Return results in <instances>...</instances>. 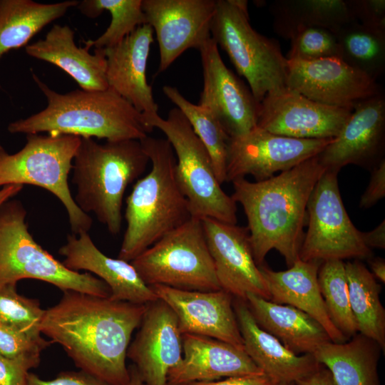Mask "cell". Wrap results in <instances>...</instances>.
I'll return each mask as SVG.
<instances>
[{
	"mask_svg": "<svg viewBox=\"0 0 385 385\" xmlns=\"http://www.w3.org/2000/svg\"><path fill=\"white\" fill-rule=\"evenodd\" d=\"M147 306L65 291L45 310L40 329L81 371L110 385H125L130 379L127 351Z\"/></svg>",
	"mask_w": 385,
	"mask_h": 385,
	"instance_id": "6da1fadb",
	"label": "cell"
},
{
	"mask_svg": "<svg viewBox=\"0 0 385 385\" xmlns=\"http://www.w3.org/2000/svg\"><path fill=\"white\" fill-rule=\"evenodd\" d=\"M325 170L317 155L264 180L250 182L245 178L232 182L231 197L242 205L247 217L258 266L273 249L289 267L299 260L307 204Z\"/></svg>",
	"mask_w": 385,
	"mask_h": 385,
	"instance_id": "7a4b0ae2",
	"label": "cell"
},
{
	"mask_svg": "<svg viewBox=\"0 0 385 385\" xmlns=\"http://www.w3.org/2000/svg\"><path fill=\"white\" fill-rule=\"evenodd\" d=\"M33 78L46 96L47 106L36 114L9 123V133L29 135L46 132L96 137L107 141L140 140L148 136L149 132L142 114L112 89H76L59 93L34 73Z\"/></svg>",
	"mask_w": 385,
	"mask_h": 385,
	"instance_id": "3957f363",
	"label": "cell"
},
{
	"mask_svg": "<svg viewBox=\"0 0 385 385\" xmlns=\"http://www.w3.org/2000/svg\"><path fill=\"white\" fill-rule=\"evenodd\" d=\"M151 168L137 180L126 198V229L119 259L131 262L191 217L189 202L176 178V158L166 138L140 140Z\"/></svg>",
	"mask_w": 385,
	"mask_h": 385,
	"instance_id": "277c9868",
	"label": "cell"
},
{
	"mask_svg": "<svg viewBox=\"0 0 385 385\" xmlns=\"http://www.w3.org/2000/svg\"><path fill=\"white\" fill-rule=\"evenodd\" d=\"M149 163L138 140L100 144L92 138H81L72 165L76 205L85 213H93L111 234L120 233L125 190Z\"/></svg>",
	"mask_w": 385,
	"mask_h": 385,
	"instance_id": "5b68a950",
	"label": "cell"
},
{
	"mask_svg": "<svg viewBox=\"0 0 385 385\" xmlns=\"http://www.w3.org/2000/svg\"><path fill=\"white\" fill-rule=\"evenodd\" d=\"M210 35L246 79L257 102L287 88V59L276 39L252 28L247 1L216 0Z\"/></svg>",
	"mask_w": 385,
	"mask_h": 385,
	"instance_id": "8992f818",
	"label": "cell"
},
{
	"mask_svg": "<svg viewBox=\"0 0 385 385\" xmlns=\"http://www.w3.org/2000/svg\"><path fill=\"white\" fill-rule=\"evenodd\" d=\"M26 217L19 200H9L0 207V287L34 279L63 292L110 297V288L103 280L89 272L68 269L43 249L30 234Z\"/></svg>",
	"mask_w": 385,
	"mask_h": 385,
	"instance_id": "52a82bcc",
	"label": "cell"
},
{
	"mask_svg": "<svg viewBox=\"0 0 385 385\" xmlns=\"http://www.w3.org/2000/svg\"><path fill=\"white\" fill-rule=\"evenodd\" d=\"M144 125L149 133L155 128L160 130L170 143L178 183L192 217L237 224L236 202L222 190L210 153L182 111L173 108L166 118L157 114L145 120Z\"/></svg>",
	"mask_w": 385,
	"mask_h": 385,
	"instance_id": "ba28073f",
	"label": "cell"
},
{
	"mask_svg": "<svg viewBox=\"0 0 385 385\" xmlns=\"http://www.w3.org/2000/svg\"><path fill=\"white\" fill-rule=\"evenodd\" d=\"M80 140L76 135L35 133L26 135V144L14 154L0 147V187L27 184L47 190L64 206L75 235L88 232L93 223L76 205L68 182Z\"/></svg>",
	"mask_w": 385,
	"mask_h": 385,
	"instance_id": "9c48e42d",
	"label": "cell"
},
{
	"mask_svg": "<svg viewBox=\"0 0 385 385\" xmlns=\"http://www.w3.org/2000/svg\"><path fill=\"white\" fill-rule=\"evenodd\" d=\"M130 263L148 286L197 291L221 289L198 217H191Z\"/></svg>",
	"mask_w": 385,
	"mask_h": 385,
	"instance_id": "30bf717a",
	"label": "cell"
},
{
	"mask_svg": "<svg viewBox=\"0 0 385 385\" xmlns=\"http://www.w3.org/2000/svg\"><path fill=\"white\" fill-rule=\"evenodd\" d=\"M337 174L325 170L310 195L307 208L308 228L299 251L302 261L361 260L372 255L345 210Z\"/></svg>",
	"mask_w": 385,
	"mask_h": 385,
	"instance_id": "8fae6325",
	"label": "cell"
},
{
	"mask_svg": "<svg viewBox=\"0 0 385 385\" xmlns=\"http://www.w3.org/2000/svg\"><path fill=\"white\" fill-rule=\"evenodd\" d=\"M332 139H299L272 133L257 126L246 134L229 138L226 181L268 179L318 155Z\"/></svg>",
	"mask_w": 385,
	"mask_h": 385,
	"instance_id": "7c38bea8",
	"label": "cell"
},
{
	"mask_svg": "<svg viewBox=\"0 0 385 385\" xmlns=\"http://www.w3.org/2000/svg\"><path fill=\"white\" fill-rule=\"evenodd\" d=\"M198 50L203 75L198 105L215 117L229 138L247 133L257 127L260 103L226 66L211 37Z\"/></svg>",
	"mask_w": 385,
	"mask_h": 385,
	"instance_id": "4fadbf2b",
	"label": "cell"
},
{
	"mask_svg": "<svg viewBox=\"0 0 385 385\" xmlns=\"http://www.w3.org/2000/svg\"><path fill=\"white\" fill-rule=\"evenodd\" d=\"M352 110L320 103L285 88L267 94L260 103L257 126L289 138L334 139Z\"/></svg>",
	"mask_w": 385,
	"mask_h": 385,
	"instance_id": "5bb4252c",
	"label": "cell"
},
{
	"mask_svg": "<svg viewBox=\"0 0 385 385\" xmlns=\"http://www.w3.org/2000/svg\"><path fill=\"white\" fill-rule=\"evenodd\" d=\"M216 0H142L146 24L155 33L165 71L189 48L199 49L211 37Z\"/></svg>",
	"mask_w": 385,
	"mask_h": 385,
	"instance_id": "9a60e30c",
	"label": "cell"
},
{
	"mask_svg": "<svg viewBox=\"0 0 385 385\" xmlns=\"http://www.w3.org/2000/svg\"><path fill=\"white\" fill-rule=\"evenodd\" d=\"M200 220L221 289L244 301L247 294L270 300L254 259L247 227L212 218Z\"/></svg>",
	"mask_w": 385,
	"mask_h": 385,
	"instance_id": "2e32d148",
	"label": "cell"
},
{
	"mask_svg": "<svg viewBox=\"0 0 385 385\" xmlns=\"http://www.w3.org/2000/svg\"><path fill=\"white\" fill-rule=\"evenodd\" d=\"M287 88L320 103L351 108L381 91L376 81L337 57L287 59Z\"/></svg>",
	"mask_w": 385,
	"mask_h": 385,
	"instance_id": "e0dca14e",
	"label": "cell"
},
{
	"mask_svg": "<svg viewBox=\"0 0 385 385\" xmlns=\"http://www.w3.org/2000/svg\"><path fill=\"white\" fill-rule=\"evenodd\" d=\"M385 147V98L381 91L356 103L339 135L317 155L326 170L347 165L374 167Z\"/></svg>",
	"mask_w": 385,
	"mask_h": 385,
	"instance_id": "ac0fdd59",
	"label": "cell"
},
{
	"mask_svg": "<svg viewBox=\"0 0 385 385\" xmlns=\"http://www.w3.org/2000/svg\"><path fill=\"white\" fill-rule=\"evenodd\" d=\"M158 299L175 313L183 334L219 339L244 349L233 308V297L223 289L186 290L164 285L150 286Z\"/></svg>",
	"mask_w": 385,
	"mask_h": 385,
	"instance_id": "d6986e66",
	"label": "cell"
},
{
	"mask_svg": "<svg viewBox=\"0 0 385 385\" xmlns=\"http://www.w3.org/2000/svg\"><path fill=\"white\" fill-rule=\"evenodd\" d=\"M127 356L146 385H168L169 371L183 357L182 333L173 311L158 299L148 304Z\"/></svg>",
	"mask_w": 385,
	"mask_h": 385,
	"instance_id": "ffe728a7",
	"label": "cell"
},
{
	"mask_svg": "<svg viewBox=\"0 0 385 385\" xmlns=\"http://www.w3.org/2000/svg\"><path fill=\"white\" fill-rule=\"evenodd\" d=\"M153 30L149 24L138 26L117 45L103 48L108 88L128 101L144 120L158 114L146 68Z\"/></svg>",
	"mask_w": 385,
	"mask_h": 385,
	"instance_id": "44dd1931",
	"label": "cell"
},
{
	"mask_svg": "<svg viewBox=\"0 0 385 385\" xmlns=\"http://www.w3.org/2000/svg\"><path fill=\"white\" fill-rule=\"evenodd\" d=\"M58 252L68 269L93 273L110 288V299L138 304L158 300L151 287L142 279L130 262L103 254L93 243L88 232L68 235Z\"/></svg>",
	"mask_w": 385,
	"mask_h": 385,
	"instance_id": "7402d4cb",
	"label": "cell"
},
{
	"mask_svg": "<svg viewBox=\"0 0 385 385\" xmlns=\"http://www.w3.org/2000/svg\"><path fill=\"white\" fill-rule=\"evenodd\" d=\"M183 357L168 374V385L265 374L242 348L214 338L182 334Z\"/></svg>",
	"mask_w": 385,
	"mask_h": 385,
	"instance_id": "603a6c76",
	"label": "cell"
},
{
	"mask_svg": "<svg viewBox=\"0 0 385 385\" xmlns=\"http://www.w3.org/2000/svg\"><path fill=\"white\" fill-rule=\"evenodd\" d=\"M233 308L245 352L276 383L296 384L319 368L312 354H296L262 329L245 301L235 299Z\"/></svg>",
	"mask_w": 385,
	"mask_h": 385,
	"instance_id": "cb8c5ba5",
	"label": "cell"
},
{
	"mask_svg": "<svg viewBox=\"0 0 385 385\" xmlns=\"http://www.w3.org/2000/svg\"><path fill=\"white\" fill-rule=\"evenodd\" d=\"M322 262L298 260L288 270L274 271L263 265L260 272L268 289L270 301L292 306L317 320L328 334L331 342L348 339L334 327L322 297L317 274Z\"/></svg>",
	"mask_w": 385,
	"mask_h": 385,
	"instance_id": "d4e9b609",
	"label": "cell"
},
{
	"mask_svg": "<svg viewBox=\"0 0 385 385\" xmlns=\"http://www.w3.org/2000/svg\"><path fill=\"white\" fill-rule=\"evenodd\" d=\"M25 51L29 56L63 70L82 90L108 88L103 49L96 48L91 54L86 48L78 47L74 41V31L67 25H53L43 39L26 45Z\"/></svg>",
	"mask_w": 385,
	"mask_h": 385,
	"instance_id": "484cf974",
	"label": "cell"
},
{
	"mask_svg": "<svg viewBox=\"0 0 385 385\" xmlns=\"http://www.w3.org/2000/svg\"><path fill=\"white\" fill-rule=\"evenodd\" d=\"M245 302L257 324L296 354H312L331 342L317 320L292 306L252 294H247Z\"/></svg>",
	"mask_w": 385,
	"mask_h": 385,
	"instance_id": "4316f807",
	"label": "cell"
},
{
	"mask_svg": "<svg viewBox=\"0 0 385 385\" xmlns=\"http://www.w3.org/2000/svg\"><path fill=\"white\" fill-rule=\"evenodd\" d=\"M381 351L376 342L357 333L344 342L322 345L312 356L329 370L337 385H380L377 367Z\"/></svg>",
	"mask_w": 385,
	"mask_h": 385,
	"instance_id": "83f0119b",
	"label": "cell"
},
{
	"mask_svg": "<svg viewBox=\"0 0 385 385\" xmlns=\"http://www.w3.org/2000/svg\"><path fill=\"white\" fill-rule=\"evenodd\" d=\"M78 2L0 0V61L10 50L26 46L43 28L63 16L70 8L77 6Z\"/></svg>",
	"mask_w": 385,
	"mask_h": 385,
	"instance_id": "f1b7e54d",
	"label": "cell"
},
{
	"mask_svg": "<svg viewBox=\"0 0 385 385\" xmlns=\"http://www.w3.org/2000/svg\"><path fill=\"white\" fill-rule=\"evenodd\" d=\"M270 11L274 32L286 39L302 28L322 26L335 31L354 21L346 0H275Z\"/></svg>",
	"mask_w": 385,
	"mask_h": 385,
	"instance_id": "f546056e",
	"label": "cell"
},
{
	"mask_svg": "<svg viewBox=\"0 0 385 385\" xmlns=\"http://www.w3.org/2000/svg\"><path fill=\"white\" fill-rule=\"evenodd\" d=\"M351 310L358 333L376 342L385 349V309L381 303V285L359 260L345 263Z\"/></svg>",
	"mask_w": 385,
	"mask_h": 385,
	"instance_id": "4dcf8cb0",
	"label": "cell"
},
{
	"mask_svg": "<svg viewBox=\"0 0 385 385\" xmlns=\"http://www.w3.org/2000/svg\"><path fill=\"white\" fill-rule=\"evenodd\" d=\"M334 32L340 58L376 81L385 71V29L353 21Z\"/></svg>",
	"mask_w": 385,
	"mask_h": 385,
	"instance_id": "1f68e13d",
	"label": "cell"
},
{
	"mask_svg": "<svg viewBox=\"0 0 385 385\" xmlns=\"http://www.w3.org/2000/svg\"><path fill=\"white\" fill-rule=\"evenodd\" d=\"M167 98L180 109L211 156L216 177L226 181V155L229 136L215 117L200 105L187 100L177 88L163 87Z\"/></svg>",
	"mask_w": 385,
	"mask_h": 385,
	"instance_id": "d6a6232c",
	"label": "cell"
},
{
	"mask_svg": "<svg viewBox=\"0 0 385 385\" xmlns=\"http://www.w3.org/2000/svg\"><path fill=\"white\" fill-rule=\"evenodd\" d=\"M77 8L89 18L98 16L104 10L111 16L108 27L99 37L84 42L88 50L114 46L138 26L146 24L142 0H84L78 2Z\"/></svg>",
	"mask_w": 385,
	"mask_h": 385,
	"instance_id": "836d02e7",
	"label": "cell"
},
{
	"mask_svg": "<svg viewBox=\"0 0 385 385\" xmlns=\"http://www.w3.org/2000/svg\"><path fill=\"white\" fill-rule=\"evenodd\" d=\"M317 280L330 320L347 339H350L358 330L350 307L345 263L337 260L322 262Z\"/></svg>",
	"mask_w": 385,
	"mask_h": 385,
	"instance_id": "e575fe53",
	"label": "cell"
},
{
	"mask_svg": "<svg viewBox=\"0 0 385 385\" xmlns=\"http://www.w3.org/2000/svg\"><path fill=\"white\" fill-rule=\"evenodd\" d=\"M44 312L38 300L20 295L16 284L0 287V324L42 340L40 326Z\"/></svg>",
	"mask_w": 385,
	"mask_h": 385,
	"instance_id": "d590c367",
	"label": "cell"
},
{
	"mask_svg": "<svg viewBox=\"0 0 385 385\" xmlns=\"http://www.w3.org/2000/svg\"><path fill=\"white\" fill-rule=\"evenodd\" d=\"M288 60L304 61L340 58V49L334 32L322 26H307L297 30L290 38Z\"/></svg>",
	"mask_w": 385,
	"mask_h": 385,
	"instance_id": "8d00e7d4",
	"label": "cell"
},
{
	"mask_svg": "<svg viewBox=\"0 0 385 385\" xmlns=\"http://www.w3.org/2000/svg\"><path fill=\"white\" fill-rule=\"evenodd\" d=\"M45 339H35L15 329L0 324V355L28 363L36 368L41 351L49 346Z\"/></svg>",
	"mask_w": 385,
	"mask_h": 385,
	"instance_id": "74e56055",
	"label": "cell"
},
{
	"mask_svg": "<svg viewBox=\"0 0 385 385\" xmlns=\"http://www.w3.org/2000/svg\"><path fill=\"white\" fill-rule=\"evenodd\" d=\"M355 21L363 25L385 29L384 0H346Z\"/></svg>",
	"mask_w": 385,
	"mask_h": 385,
	"instance_id": "f35d334b",
	"label": "cell"
},
{
	"mask_svg": "<svg viewBox=\"0 0 385 385\" xmlns=\"http://www.w3.org/2000/svg\"><path fill=\"white\" fill-rule=\"evenodd\" d=\"M28 385H110L83 371H63L55 379L44 380L34 373L27 376Z\"/></svg>",
	"mask_w": 385,
	"mask_h": 385,
	"instance_id": "ab89813d",
	"label": "cell"
},
{
	"mask_svg": "<svg viewBox=\"0 0 385 385\" xmlns=\"http://www.w3.org/2000/svg\"><path fill=\"white\" fill-rule=\"evenodd\" d=\"M385 197V159L372 168L371 178L359 200V207L368 209Z\"/></svg>",
	"mask_w": 385,
	"mask_h": 385,
	"instance_id": "60d3db41",
	"label": "cell"
},
{
	"mask_svg": "<svg viewBox=\"0 0 385 385\" xmlns=\"http://www.w3.org/2000/svg\"><path fill=\"white\" fill-rule=\"evenodd\" d=\"M28 363L0 355V385H28Z\"/></svg>",
	"mask_w": 385,
	"mask_h": 385,
	"instance_id": "b9f144b4",
	"label": "cell"
},
{
	"mask_svg": "<svg viewBox=\"0 0 385 385\" xmlns=\"http://www.w3.org/2000/svg\"><path fill=\"white\" fill-rule=\"evenodd\" d=\"M272 378L265 374L227 377L220 381H195L182 385H274Z\"/></svg>",
	"mask_w": 385,
	"mask_h": 385,
	"instance_id": "7bdbcfd3",
	"label": "cell"
},
{
	"mask_svg": "<svg viewBox=\"0 0 385 385\" xmlns=\"http://www.w3.org/2000/svg\"><path fill=\"white\" fill-rule=\"evenodd\" d=\"M364 245L371 248L385 249V221L384 220L369 232H361Z\"/></svg>",
	"mask_w": 385,
	"mask_h": 385,
	"instance_id": "ee69618b",
	"label": "cell"
},
{
	"mask_svg": "<svg viewBox=\"0 0 385 385\" xmlns=\"http://www.w3.org/2000/svg\"><path fill=\"white\" fill-rule=\"evenodd\" d=\"M295 385H337V384L329 370L321 364L316 371L298 381Z\"/></svg>",
	"mask_w": 385,
	"mask_h": 385,
	"instance_id": "f6af8a7d",
	"label": "cell"
},
{
	"mask_svg": "<svg viewBox=\"0 0 385 385\" xmlns=\"http://www.w3.org/2000/svg\"><path fill=\"white\" fill-rule=\"evenodd\" d=\"M22 185H8L0 189V207L11 197L18 195L23 189Z\"/></svg>",
	"mask_w": 385,
	"mask_h": 385,
	"instance_id": "bcb514c9",
	"label": "cell"
},
{
	"mask_svg": "<svg viewBox=\"0 0 385 385\" xmlns=\"http://www.w3.org/2000/svg\"><path fill=\"white\" fill-rule=\"evenodd\" d=\"M371 274L376 279L382 283L385 282V260L381 257H376L370 262Z\"/></svg>",
	"mask_w": 385,
	"mask_h": 385,
	"instance_id": "7dc6e473",
	"label": "cell"
},
{
	"mask_svg": "<svg viewBox=\"0 0 385 385\" xmlns=\"http://www.w3.org/2000/svg\"><path fill=\"white\" fill-rule=\"evenodd\" d=\"M130 379L125 385H146L140 377L134 365L129 368Z\"/></svg>",
	"mask_w": 385,
	"mask_h": 385,
	"instance_id": "c3c4849f",
	"label": "cell"
},
{
	"mask_svg": "<svg viewBox=\"0 0 385 385\" xmlns=\"http://www.w3.org/2000/svg\"><path fill=\"white\" fill-rule=\"evenodd\" d=\"M274 385H295V384H289V383H277Z\"/></svg>",
	"mask_w": 385,
	"mask_h": 385,
	"instance_id": "681fc988",
	"label": "cell"
},
{
	"mask_svg": "<svg viewBox=\"0 0 385 385\" xmlns=\"http://www.w3.org/2000/svg\"><path fill=\"white\" fill-rule=\"evenodd\" d=\"M1 145H0V147H1Z\"/></svg>",
	"mask_w": 385,
	"mask_h": 385,
	"instance_id": "f907efd6",
	"label": "cell"
}]
</instances>
